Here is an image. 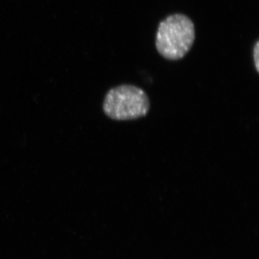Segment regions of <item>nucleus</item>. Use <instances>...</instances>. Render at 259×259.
<instances>
[{"mask_svg": "<svg viewBox=\"0 0 259 259\" xmlns=\"http://www.w3.org/2000/svg\"><path fill=\"white\" fill-rule=\"evenodd\" d=\"M194 40L195 28L192 20L183 14L171 15L158 25L156 47L164 59L177 61L187 55Z\"/></svg>", "mask_w": 259, "mask_h": 259, "instance_id": "f257e3e1", "label": "nucleus"}, {"mask_svg": "<svg viewBox=\"0 0 259 259\" xmlns=\"http://www.w3.org/2000/svg\"><path fill=\"white\" fill-rule=\"evenodd\" d=\"M151 104L147 94L135 85L123 84L109 90L103 102V111L114 120H136L145 117Z\"/></svg>", "mask_w": 259, "mask_h": 259, "instance_id": "f03ea898", "label": "nucleus"}, {"mask_svg": "<svg viewBox=\"0 0 259 259\" xmlns=\"http://www.w3.org/2000/svg\"><path fill=\"white\" fill-rule=\"evenodd\" d=\"M253 61H254L255 69L257 72H259V41L255 42L253 48Z\"/></svg>", "mask_w": 259, "mask_h": 259, "instance_id": "7ed1b4c3", "label": "nucleus"}]
</instances>
